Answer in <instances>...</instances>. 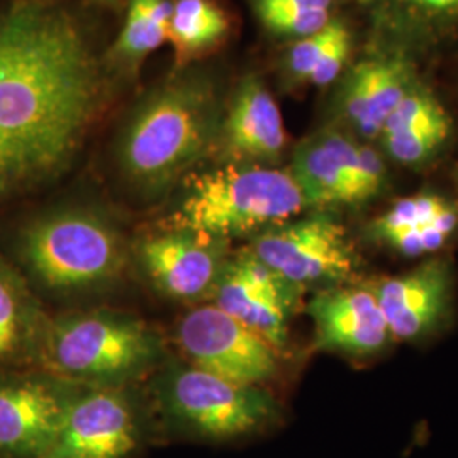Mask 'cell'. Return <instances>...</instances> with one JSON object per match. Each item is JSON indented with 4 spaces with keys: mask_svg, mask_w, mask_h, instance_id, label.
<instances>
[{
    "mask_svg": "<svg viewBox=\"0 0 458 458\" xmlns=\"http://www.w3.org/2000/svg\"><path fill=\"white\" fill-rule=\"evenodd\" d=\"M100 98L98 58L73 14L43 0L0 13V138L26 185L72 162Z\"/></svg>",
    "mask_w": 458,
    "mask_h": 458,
    "instance_id": "cell-1",
    "label": "cell"
},
{
    "mask_svg": "<svg viewBox=\"0 0 458 458\" xmlns=\"http://www.w3.org/2000/svg\"><path fill=\"white\" fill-rule=\"evenodd\" d=\"M213 77L197 68L155 87L132 111L117 143V164L143 197L164 196L216 147L223 117Z\"/></svg>",
    "mask_w": 458,
    "mask_h": 458,
    "instance_id": "cell-2",
    "label": "cell"
},
{
    "mask_svg": "<svg viewBox=\"0 0 458 458\" xmlns=\"http://www.w3.org/2000/svg\"><path fill=\"white\" fill-rule=\"evenodd\" d=\"M149 387L157 437L185 442H243L284 421L282 404L263 386L213 376L191 363L165 361Z\"/></svg>",
    "mask_w": 458,
    "mask_h": 458,
    "instance_id": "cell-3",
    "label": "cell"
},
{
    "mask_svg": "<svg viewBox=\"0 0 458 458\" xmlns=\"http://www.w3.org/2000/svg\"><path fill=\"white\" fill-rule=\"evenodd\" d=\"M17 255L51 294L89 295L123 277L131 246L109 214L73 204L33 217L19 233Z\"/></svg>",
    "mask_w": 458,
    "mask_h": 458,
    "instance_id": "cell-4",
    "label": "cell"
},
{
    "mask_svg": "<svg viewBox=\"0 0 458 458\" xmlns=\"http://www.w3.org/2000/svg\"><path fill=\"white\" fill-rule=\"evenodd\" d=\"M39 363L83 387H130L164 365V338L130 312H70L49 319Z\"/></svg>",
    "mask_w": 458,
    "mask_h": 458,
    "instance_id": "cell-5",
    "label": "cell"
},
{
    "mask_svg": "<svg viewBox=\"0 0 458 458\" xmlns=\"http://www.w3.org/2000/svg\"><path fill=\"white\" fill-rule=\"evenodd\" d=\"M308 209L289 168L219 165L192 174L174 213L162 226L223 240L255 236Z\"/></svg>",
    "mask_w": 458,
    "mask_h": 458,
    "instance_id": "cell-6",
    "label": "cell"
},
{
    "mask_svg": "<svg viewBox=\"0 0 458 458\" xmlns=\"http://www.w3.org/2000/svg\"><path fill=\"white\" fill-rule=\"evenodd\" d=\"M289 172L314 211L363 206L389 182L382 151L333 124L297 145Z\"/></svg>",
    "mask_w": 458,
    "mask_h": 458,
    "instance_id": "cell-7",
    "label": "cell"
},
{
    "mask_svg": "<svg viewBox=\"0 0 458 458\" xmlns=\"http://www.w3.org/2000/svg\"><path fill=\"white\" fill-rule=\"evenodd\" d=\"M280 277L308 291L355 282L360 255L331 211H314L255 234L246 246Z\"/></svg>",
    "mask_w": 458,
    "mask_h": 458,
    "instance_id": "cell-8",
    "label": "cell"
},
{
    "mask_svg": "<svg viewBox=\"0 0 458 458\" xmlns=\"http://www.w3.org/2000/svg\"><path fill=\"white\" fill-rule=\"evenodd\" d=\"M151 438L149 406L130 387H82L39 458H131Z\"/></svg>",
    "mask_w": 458,
    "mask_h": 458,
    "instance_id": "cell-9",
    "label": "cell"
},
{
    "mask_svg": "<svg viewBox=\"0 0 458 458\" xmlns=\"http://www.w3.org/2000/svg\"><path fill=\"white\" fill-rule=\"evenodd\" d=\"M175 344L187 363L236 384L263 386L280 367V352L213 302L182 316Z\"/></svg>",
    "mask_w": 458,
    "mask_h": 458,
    "instance_id": "cell-10",
    "label": "cell"
},
{
    "mask_svg": "<svg viewBox=\"0 0 458 458\" xmlns=\"http://www.w3.org/2000/svg\"><path fill=\"white\" fill-rule=\"evenodd\" d=\"M229 245L204 233L162 226L132 243L131 259L158 294L189 302L211 297L233 253Z\"/></svg>",
    "mask_w": 458,
    "mask_h": 458,
    "instance_id": "cell-11",
    "label": "cell"
},
{
    "mask_svg": "<svg viewBox=\"0 0 458 458\" xmlns=\"http://www.w3.org/2000/svg\"><path fill=\"white\" fill-rule=\"evenodd\" d=\"M304 294V289L280 277L245 246L231 253L209 299L282 352Z\"/></svg>",
    "mask_w": 458,
    "mask_h": 458,
    "instance_id": "cell-12",
    "label": "cell"
},
{
    "mask_svg": "<svg viewBox=\"0 0 458 458\" xmlns=\"http://www.w3.org/2000/svg\"><path fill=\"white\" fill-rule=\"evenodd\" d=\"M83 386L41 376L0 377V458H39Z\"/></svg>",
    "mask_w": 458,
    "mask_h": 458,
    "instance_id": "cell-13",
    "label": "cell"
},
{
    "mask_svg": "<svg viewBox=\"0 0 458 458\" xmlns=\"http://www.w3.org/2000/svg\"><path fill=\"white\" fill-rule=\"evenodd\" d=\"M376 295L394 342H423L454 312L455 274L450 259L433 255L399 276L365 282Z\"/></svg>",
    "mask_w": 458,
    "mask_h": 458,
    "instance_id": "cell-14",
    "label": "cell"
},
{
    "mask_svg": "<svg viewBox=\"0 0 458 458\" xmlns=\"http://www.w3.org/2000/svg\"><path fill=\"white\" fill-rule=\"evenodd\" d=\"M416 82L411 58L374 48L344 75L333 126L367 143L378 140L394 109Z\"/></svg>",
    "mask_w": 458,
    "mask_h": 458,
    "instance_id": "cell-15",
    "label": "cell"
},
{
    "mask_svg": "<svg viewBox=\"0 0 458 458\" xmlns=\"http://www.w3.org/2000/svg\"><path fill=\"white\" fill-rule=\"evenodd\" d=\"M308 312L318 350L369 359L382 353L394 342L376 295L365 282H348L316 291Z\"/></svg>",
    "mask_w": 458,
    "mask_h": 458,
    "instance_id": "cell-16",
    "label": "cell"
},
{
    "mask_svg": "<svg viewBox=\"0 0 458 458\" xmlns=\"http://www.w3.org/2000/svg\"><path fill=\"white\" fill-rule=\"evenodd\" d=\"M287 148L277 102L265 83L248 75L223 111L214 153L221 165L274 166Z\"/></svg>",
    "mask_w": 458,
    "mask_h": 458,
    "instance_id": "cell-17",
    "label": "cell"
},
{
    "mask_svg": "<svg viewBox=\"0 0 458 458\" xmlns=\"http://www.w3.org/2000/svg\"><path fill=\"white\" fill-rule=\"evenodd\" d=\"M458 233V204L437 192H418L395 200L374 217L365 238L404 259L440 255Z\"/></svg>",
    "mask_w": 458,
    "mask_h": 458,
    "instance_id": "cell-18",
    "label": "cell"
},
{
    "mask_svg": "<svg viewBox=\"0 0 458 458\" xmlns=\"http://www.w3.org/2000/svg\"><path fill=\"white\" fill-rule=\"evenodd\" d=\"M376 48L411 58L458 39V0H360Z\"/></svg>",
    "mask_w": 458,
    "mask_h": 458,
    "instance_id": "cell-19",
    "label": "cell"
},
{
    "mask_svg": "<svg viewBox=\"0 0 458 458\" xmlns=\"http://www.w3.org/2000/svg\"><path fill=\"white\" fill-rule=\"evenodd\" d=\"M452 132V117L440 98L418 81L394 109L377 141L394 164L423 168L438 158Z\"/></svg>",
    "mask_w": 458,
    "mask_h": 458,
    "instance_id": "cell-20",
    "label": "cell"
},
{
    "mask_svg": "<svg viewBox=\"0 0 458 458\" xmlns=\"http://www.w3.org/2000/svg\"><path fill=\"white\" fill-rule=\"evenodd\" d=\"M48 325L28 280L0 255V369L39 361Z\"/></svg>",
    "mask_w": 458,
    "mask_h": 458,
    "instance_id": "cell-21",
    "label": "cell"
},
{
    "mask_svg": "<svg viewBox=\"0 0 458 458\" xmlns=\"http://www.w3.org/2000/svg\"><path fill=\"white\" fill-rule=\"evenodd\" d=\"M228 33V16L214 0H177L174 4L168 41L179 68L209 53Z\"/></svg>",
    "mask_w": 458,
    "mask_h": 458,
    "instance_id": "cell-22",
    "label": "cell"
},
{
    "mask_svg": "<svg viewBox=\"0 0 458 458\" xmlns=\"http://www.w3.org/2000/svg\"><path fill=\"white\" fill-rule=\"evenodd\" d=\"M172 9L170 0H131L111 55L124 65H140L149 53L168 41Z\"/></svg>",
    "mask_w": 458,
    "mask_h": 458,
    "instance_id": "cell-23",
    "label": "cell"
},
{
    "mask_svg": "<svg viewBox=\"0 0 458 458\" xmlns=\"http://www.w3.org/2000/svg\"><path fill=\"white\" fill-rule=\"evenodd\" d=\"M263 26L272 33L293 36L295 39L321 31L331 21L329 11L302 9H270L257 13Z\"/></svg>",
    "mask_w": 458,
    "mask_h": 458,
    "instance_id": "cell-24",
    "label": "cell"
},
{
    "mask_svg": "<svg viewBox=\"0 0 458 458\" xmlns=\"http://www.w3.org/2000/svg\"><path fill=\"white\" fill-rule=\"evenodd\" d=\"M352 45H353V38L348 26L342 19H333V33L310 77V83L316 87H327L329 83L335 82L342 75L344 65L348 62Z\"/></svg>",
    "mask_w": 458,
    "mask_h": 458,
    "instance_id": "cell-25",
    "label": "cell"
},
{
    "mask_svg": "<svg viewBox=\"0 0 458 458\" xmlns=\"http://www.w3.org/2000/svg\"><path fill=\"white\" fill-rule=\"evenodd\" d=\"M333 19L318 33L295 39L294 45L285 55V70L291 81L294 82H310L314 68L318 65L327 41L333 33Z\"/></svg>",
    "mask_w": 458,
    "mask_h": 458,
    "instance_id": "cell-26",
    "label": "cell"
},
{
    "mask_svg": "<svg viewBox=\"0 0 458 458\" xmlns=\"http://www.w3.org/2000/svg\"><path fill=\"white\" fill-rule=\"evenodd\" d=\"M24 185L26 183L22 181L13 157L9 155L7 148L0 138V199L9 196L11 192H14Z\"/></svg>",
    "mask_w": 458,
    "mask_h": 458,
    "instance_id": "cell-27",
    "label": "cell"
},
{
    "mask_svg": "<svg viewBox=\"0 0 458 458\" xmlns=\"http://www.w3.org/2000/svg\"><path fill=\"white\" fill-rule=\"evenodd\" d=\"M255 13L270 9H302V11H329L333 0H251Z\"/></svg>",
    "mask_w": 458,
    "mask_h": 458,
    "instance_id": "cell-28",
    "label": "cell"
}]
</instances>
